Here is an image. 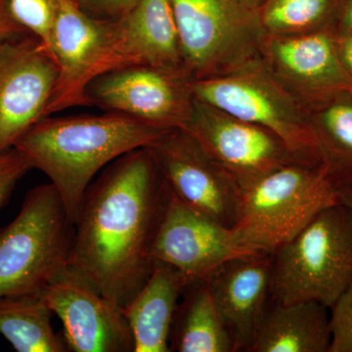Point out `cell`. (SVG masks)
I'll return each instance as SVG.
<instances>
[{"label":"cell","instance_id":"21","mask_svg":"<svg viewBox=\"0 0 352 352\" xmlns=\"http://www.w3.org/2000/svg\"><path fill=\"white\" fill-rule=\"evenodd\" d=\"M170 349L177 352L237 351L207 280L193 282L185 289L176 308Z\"/></svg>","mask_w":352,"mask_h":352},{"label":"cell","instance_id":"19","mask_svg":"<svg viewBox=\"0 0 352 352\" xmlns=\"http://www.w3.org/2000/svg\"><path fill=\"white\" fill-rule=\"evenodd\" d=\"M328 309L315 302L275 303L264 315L250 352H328Z\"/></svg>","mask_w":352,"mask_h":352},{"label":"cell","instance_id":"1","mask_svg":"<svg viewBox=\"0 0 352 352\" xmlns=\"http://www.w3.org/2000/svg\"><path fill=\"white\" fill-rule=\"evenodd\" d=\"M171 191L146 148L116 160L89 185L68 267L124 309L149 279Z\"/></svg>","mask_w":352,"mask_h":352},{"label":"cell","instance_id":"13","mask_svg":"<svg viewBox=\"0 0 352 352\" xmlns=\"http://www.w3.org/2000/svg\"><path fill=\"white\" fill-rule=\"evenodd\" d=\"M261 60L300 103L349 89L352 82L338 57L333 25L295 36H264Z\"/></svg>","mask_w":352,"mask_h":352},{"label":"cell","instance_id":"27","mask_svg":"<svg viewBox=\"0 0 352 352\" xmlns=\"http://www.w3.org/2000/svg\"><path fill=\"white\" fill-rule=\"evenodd\" d=\"M138 1V0H76L85 11L105 16L112 20L119 19L126 15Z\"/></svg>","mask_w":352,"mask_h":352},{"label":"cell","instance_id":"14","mask_svg":"<svg viewBox=\"0 0 352 352\" xmlns=\"http://www.w3.org/2000/svg\"><path fill=\"white\" fill-rule=\"evenodd\" d=\"M132 66L185 69L170 0H138L115 20L105 47L88 73L87 88L99 76Z\"/></svg>","mask_w":352,"mask_h":352},{"label":"cell","instance_id":"8","mask_svg":"<svg viewBox=\"0 0 352 352\" xmlns=\"http://www.w3.org/2000/svg\"><path fill=\"white\" fill-rule=\"evenodd\" d=\"M146 149L176 199L232 228L242 189L189 132L170 129Z\"/></svg>","mask_w":352,"mask_h":352},{"label":"cell","instance_id":"15","mask_svg":"<svg viewBox=\"0 0 352 352\" xmlns=\"http://www.w3.org/2000/svg\"><path fill=\"white\" fill-rule=\"evenodd\" d=\"M243 254H251L241 249L232 228L171 196L152 247L156 263L173 266L193 283Z\"/></svg>","mask_w":352,"mask_h":352},{"label":"cell","instance_id":"23","mask_svg":"<svg viewBox=\"0 0 352 352\" xmlns=\"http://www.w3.org/2000/svg\"><path fill=\"white\" fill-rule=\"evenodd\" d=\"M342 0H264L256 10L264 36L305 34L333 25Z\"/></svg>","mask_w":352,"mask_h":352},{"label":"cell","instance_id":"9","mask_svg":"<svg viewBox=\"0 0 352 352\" xmlns=\"http://www.w3.org/2000/svg\"><path fill=\"white\" fill-rule=\"evenodd\" d=\"M192 76L185 69L132 66L90 83V103L161 129L183 127L193 105Z\"/></svg>","mask_w":352,"mask_h":352},{"label":"cell","instance_id":"33","mask_svg":"<svg viewBox=\"0 0 352 352\" xmlns=\"http://www.w3.org/2000/svg\"><path fill=\"white\" fill-rule=\"evenodd\" d=\"M349 90H351V92L352 94V82H351V87H349Z\"/></svg>","mask_w":352,"mask_h":352},{"label":"cell","instance_id":"26","mask_svg":"<svg viewBox=\"0 0 352 352\" xmlns=\"http://www.w3.org/2000/svg\"><path fill=\"white\" fill-rule=\"evenodd\" d=\"M32 168L29 161L16 148L0 154V210L10 198L21 178Z\"/></svg>","mask_w":352,"mask_h":352},{"label":"cell","instance_id":"16","mask_svg":"<svg viewBox=\"0 0 352 352\" xmlns=\"http://www.w3.org/2000/svg\"><path fill=\"white\" fill-rule=\"evenodd\" d=\"M115 20L99 19L76 0H58L50 51L59 73L44 118L75 106L88 105L87 75L105 47Z\"/></svg>","mask_w":352,"mask_h":352},{"label":"cell","instance_id":"6","mask_svg":"<svg viewBox=\"0 0 352 352\" xmlns=\"http://www.w3.org/2000/svg\"><path fill=\"white\" fill-rule=\"evenodd\" d=\"M192 91L198 100L272 132L296 161L324 166L302 104L271 76L261 57L223 75L193 80Z\"/></svg>","mask_w":352,"mask_h":352},{"label":"cell","instance_id":"30","mask_svg":"<svg viewBox=\"0 0 352 352\" xmlns=\"http://www.w3.org/2000/svg\"><path fill=\"white\" fill-rule=\"evenodd\" d=\"M333 27L340 31L352 32V0H342Z\"/></svg>","mask_w":352,"mask_h":352},{"label":"cell","instance_id":"4","mask_svg":"<svg viewBox=\"0 0 352 352\" xmlns=\"http://www.w3.org/2000/svg\"><path fill=\"white\" fill-rule=\"evenodd\" d=\"M351 286L352 212L336 203L273 254L270 298L330 308Z\"/></svg>","mask_w":352,"mask_h":352},{"label":"cell","instance_id":"28","mask_svg":"<svg viewBox=\"0 0 352 352\" xmlns=\"http://www.w3.org/2000/svg\"><path fill=\"white\" fill-rule=\"evenodd\" d=\"M27 30L14 19L9 10L8 0H0V44L9 39L19 38Z\"/></svg>","mask_w":352,"mask_h":352},{"label":"cell","instance_id":"20","mask_svg":"<svg viewBox=\"0 0 352 352\" xmlns=\"http://www.w3.org/2000/svg\"><path fill=\"white\" fill-rule=\"evenodd\" d=\"M324 166L339 188L352 186V94L344 89L302 102Z\"/></svg>","mask_w":352,"mask_h":352},{"label":"cell","instance_id":"11","mask_svg":"<svg viewBox=\"0 0 352 352\" xmlns=\"http://www.w3.org/2000/svg\"><path fill=\"white\" fill-rule=\"evenodd\" d=\"M58 73L54 58L36 36L0 44V154L44 118Z\"/></svg>","mask_w":352,"mask_h":352},{"label":"cell","instance_id":"32","mask_svg":"<svg viewBox=\"0 0 352 352\" xmlns=\"http://www.w3.org/2000/svg\"><path fill=\"white\" fill-rule=\"evenodd\" d=\"M237 1L249 10L256 12V10L263 3L264 0H237Z\"/></svg>","mask_w":352,"mask_h":352},{"label":"cell","instance_id":"7","mask_svg":"<svg viewBox=\"0 0 352 352\" xmlns=\"http://www.w3.org/2000/svg\"><path fill=\"white\" fill-rule=\"evenodd\" d=\"M182 63L194 80L258 59L263 32L256 12L237 0H170Z\"/></svg>","mask_w":352,"mask_h":352},{"label":"cell","instance_id":"25","mask_svg":"<svg viewBox=\"0 0 352 352\" xmlns=\"http://www.w3.org/2000/svg\"><path fill=\"white\" fill-rule=\"evenodd\" d=\"M329 309L331 342L328 352H352V286Z\"/></svg>","mask_w":352,"mask_h":352},{"label":"cell","instance_id":"12","mask_svg":"<svg viewBox=\"0 0 352 352\" xmlns=\"http://www.w3.org/2000/svg\"><path fill=\"white\" fill-rule=\"evenodd\" d=\"M43 296L63 323L69 351L134 352L122 308L69 267L47 285Z\"/></svg>","mask_w":352,"mask_h":352},{"label":"cell","instance_id":"5","mask_svg":"<svg viewBox=\"0 0 352 352\" xmlns=\"http://www.w3.org/2000/svg\"><path fill=\"white\" fill-rule=\"evenodd\" d=\"M74 226L52 184L34 187L0 231V298L43 293L68 267Z\"/></svg>","mask_w":352,"mask_h":352},{"label":"cell","instance_id":"10","mask_svg":"<svg viewBox=\"0 0 352 352\" xmlns=\"http://www.w3.org/2000/svg\"><path fill=\"white\" fill-rule=\"evenodd\" d=\"M182 129L189 132L232 176L243 192L271 171L298 162L272 132L222 112L195 97L188 120Z\"/></svg>","mask_w":352,"mask_h":352},{"label":"cell","instance_id":"22","mask_svg":"<svg viewBox=\"0 0 352 352\" xmlns=\"http://www.w3.org/2000/svg\"><path fill=\"white\" fill-rule=\"evenodd\" d=\"M52 314L43 293L0 298V333L18 352L69 351L53 331Z\"/></svg>","mask_w":352,"mask_h":352},{"label":"cell","instance_id":"24","mask_svg":"<svg viewBox=\"0 0 352 352\" xmlns=\"http://www.w3.org/2000/svg\"><path fill=\"white\" fill-rule=\"evenodd\" d=\"M8 6L14 19L27 31L32 32L51 54V34L56 17L58 0H8Z\"/></svg>","mask_w":352,"mask_h":352},{"label":"cell","instance_id":"29","mask_svg":"<svg viewBox=\"0 0 352 352\" xmlns=\"http://www.w3.org/2000/svg\"><path fill=\"white\" fill-rule=\"evenodd\" d=\"M335 44L340 64L352 80V32L335 28Z\"/></svg>","mask_w":352,"mask_h":352},{"label":"cell","instance_id":"3","mask_svg":"<svg viewBox=\"0 0 352 352\" xmlns=\"http://www.w3.org/2000/svg\"><path fill=\"white\" fill-rule=\"evenodd\" d=\"M336 203L338 187L325 166L292 162L243 192L233 233L247 254L273 256Z\"/></svg>","mask_w":352,"mask_h":352},{"label":"cell","instance_id":"31","mask_svg":"<svg viewBox=\"0 0 352 352\" xmlns=\"http://www.w3.org/2000/svg\"><path fill=\"white\" fill-rule=\"evenodd\" d=\"M338 198L340 204L346 206L352 212V186L339 187Z\"/></svg>","mask_w":352,"mask_h":352},{"label":"cell","instance_id":"2","mask_svg":"<svg viewBox=\"0 0 352 352\" xmlns=\"http://www.w3.org/2000/svg\"><path fill=\"white\" fill-rule=\"evenodd\" d=\"M170 129L124 113L43 118L14 148L50 178L75 223L95 175L116 160L146 148Z\"/></svg>","mask_w":352,"mask_h":352},{"label":"cell","instance_id":"17","mask_svg":"<svg viewBox=\"0 0 352 352\" xmlns=\"http://www.w3.org/2000/svg\"><path fill=\"white\" fill-rule=\"evenodd\" d=\"M273 256L243 254L226 261L207 278L236 351H251L270 296Z\"/></svg>","mask_w":352,"mask_h":352},{"label":"cell","instance_id":"18","mask_svg":"<svg viewBox=\"0 0 352 352\" xmlns=\"http://www.w3.org/2000/svg\"><path fill=\"white\" fill-rule=\"evenodd\" d=\"M191 284L168 264L157 263L149 279L122 309L134 342V352L170 351L176 308Z\"/></svg>","mask_w":352,"mask_h":352}]
</instances>
